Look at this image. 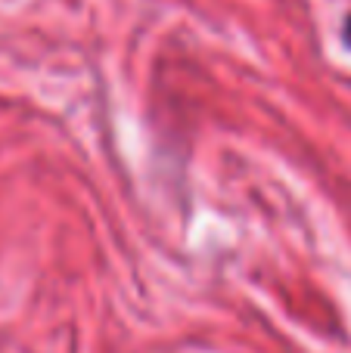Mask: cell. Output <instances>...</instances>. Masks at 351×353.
Listing matches in <instances>:
<instances>
[{"label": "cell", "mask_w": 351, "mask_h": 353, "mask_svg": "<svg viewBox=\"0 0 351 353\" xmlns=\"http://www.w3.org/2000/svg\"><path fill=\"white\" fill-rule=\"evenodd\" d=\"M342 43H345V47L351 50V12L345 19H342Z\"/></svg>", "instance_id": "obj_1"}]
</instances>
